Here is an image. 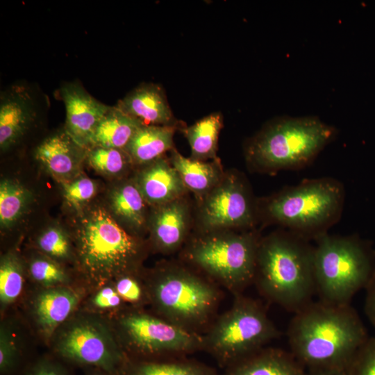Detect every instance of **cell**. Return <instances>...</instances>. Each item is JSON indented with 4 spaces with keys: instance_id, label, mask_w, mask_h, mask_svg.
I'll return each mask as SVG.
<instances>
[{
    "instance_id": "cell-1",
    "label": "cell",
    "mask_w": 375,
    "mask_h": 375,
    "mask_svg": "<svg viewBox=\"0 0 375 375\" xmlns=\"http://www.w3.org/2000/svg\"><path fill=\"white\" fill-rule=\"evenodd\" d=\"M294 314L287 330L290 353L310 369L348 368L369 338L351 304L312 301Z\"/></svg>"
},
{
    "instance_id": "cell-2",
    "label": "cell",
    "mask_w": 375,
    "mask_h": 375,
    "mask_svg": "<svg viewBox=\"0 0 375 375\" xmlns=\"http://www.w3.org/2000/svg\"><path fill=\"white\" fill-rule=\"evenodd\" d=\"M313 249L288 230L260 240L253 283L269 301L297 312L316 294Z\"/></svg>"
},
{
    "instance_id": "cell-3",
    "label": "cell",
    "mask_w": 375,
    "mask_h": 375,
    "mask_svg": "<svg viewBox=\"0 0 375 375\" xmlns=\"http://www.w3.org/2000/svg\"><path fill=\"white\" fill-rule=\"evenodd\" d=\"M76 254L84 279L97 289L123 275L137 274L142 247L104 209L97 208L80 222Z\"/></svg>"
},
{
    "instance_id": "cell-4",
    "label": "cell",
    "mask_w": 375,
    "mask_h": 375,
    "mask_svg": "<svg viewBox=\"0 0 375 375\" xmlns=\"http://www.w3.org/2000/svg\"><path fill=\"white\" fill-rule=\"evenodd\" d=\"M337 133L317 116L279 117L249 142L247 160L263 172L299 169L310 165Z\"/></svg>"
},
{
    "instance_id": "cell-5",
    "label": "cell",
    "mask_w": 375,
    "mask_h": 375,
    "mask_svg": "<svg viewBox=\"0 0 375 375\" xmlns=\"http://www.w3.org/2000/svg\"><path fill=\"white\" fill-rule=\"evenodd\" d=\"M144 281L149 305L158 317L197 333L214 321L221 293L210 279L182 267L167 265L156 269Z\"/></svg>"
},
{
    "instance_id": "cell-6",
    "label": "cell",
    "mask_w": 375,
    "mask_h": 375,
    "mask_svg": "<svg viewBox=\"0 0 375 375\" xmlns=\"http://www.w3.org/2000/svg\"><path fill=\"white\" fill-rule=\"evenodd\" d=\"M344 188L331 177L305 180L271 197L264 212L268 219L308 240H315L340 219Z\"/></svg>"
},
{
    "instance_id": "cell-7",
    "label": "cell",
    "mask_w": 375,
    "mask_h": 375,
    "mask_svg": "<svg viewBox=\"0 0 375 375\" xmlns=\"http://www.w3.org/2000/svg\"><path fill=\"white\" fill-rule=\"evenodd\" d=\"M313 271L319 300L350 304L375 269L371 247L355 236L322 235L315 240Z\"/></svg>"
},
{
    "instance_id": "cell-8",
    "label": "cell",
    "mask_w": 375,
    "mask_h": 375,
    "mask_svg": "<svg viewBox=\"0 0 375 375\" xmlns=\"http://www.w3.org/2000/svg\"><path fill=\"white\" fill-rule=\"evenodd\" d=\"M280 335L264 307L240 294L234 296L232 306L214 319L202 335V350L227 368L265 347Z\"/></svg>"
},
{
    "instance_id": "cell-9",
    "label": "cell",
    "mask_w": 375,
    "mask_h": 375,
    "mask_svg": "<svg viewBox=\"0 0 375 375\" xmlns=\"http://www.w3.org/2000/svg\"><path fill=\"white\" fill-rule=\"evenodd\" d=\"M49 343L58 358L109 375H119L129 359L111 322L87 310L72 314L57 329Z\"/></svg>"
},
{
    "instance_id": "cell-10",
    "label": "cell",
    "mask_w": 375,
    "mask_h": 375,
    "mask_svg": "<svg viewBox=\"0 0 375 375\" xmlns=\"http://www.w3.org/2000/svg\"><path fill=\"white\" fill-rule=\"evenodd\" d=\"M117 338L131 359L182 357L202 350V335L183 329L142 308L127 307L111 322Z\"/></svg>"
},
{
    "instance_id": "cell-11",
    "label": "cell",
    "mask_w": 375,
    "mask_h": 375,
    "mask_svg": "<svg viewBox=\"0 0 375 375\" xmlns=\"http://www.w3.org/2000/svg\"><path fill=\"white\" fill-rule=\"evenodd\" d=\"M260 240L251 233L209 235L194 241L185 256L235 296L253 283Z\"/></svg>"
},
{
    "instance_id": "cell-12",
    "label": "cell",
    "mask_w": 375,
    "mask_h": 375,
    "mask_svg": "<svg viewBox=\"0 0 375 375\" xmlns=\"http://www.w3.org/2000/svg\"><path fill=\"white\" fill-rule=\"evenodd\" d=\"M201 215L209 229L245 228L254 222L256 210L244 181L230 175L210 191Z\"/></svg>"
},
{
    "instance_id": "cell-13",
    "label": "cell",
    "mask_w": 375,
    "mask_h": 375,
    "mask_svg": "<svg viewBox=\"0 0 375 375\" xmlns=\"http://www.w3.org/2000/svg\"><path fill=\"white\" fill-rule=\"evenodd\" d=\"M81 290L71 285L39 288L29 297L27 312L37 333L49 343L57 329L76 310Z\"/></svg>"
},
{
    "instance_id": "cell-14",
    "label": "cell",
    "mask_w": 375,
    "mask_h": 375,
    "mask_svg": "<svg viewBox=\"0 0 375 375\" xmlns=\"http://www.w3.org/2000/svg\"><path fill=\"white\" fill-rule=\"evenodd\" d=\"M60 94L66 111L65 131L78 145L85 148L111 106L96 99L76 82L63 84Z\"/></svg>"
},
{
    "instance_id": "cell-15",
    "label": "cell",
    "mask_w": 375,
    "mask_h": 375,
    "mask_svg": "<svg viewBox=\"0 0 375 375\" xmlns=\"http://www.w3.org/2000/svg\"><path fill=\"white\" fill-rule=\"evenodd\" d=\"M36 104L24 86H14L0 99V147L4 150L16 144L36 117Z\"/></svg>"
},
{
    "instance_id": "cell-16",
    "label": "cell",
    "mask_w": 375,
    "mask_h": 375,
    "mask_svg": "<svg viewBox=\"0 0 375 375\" xmlns=\"http://www.w3.org/2000/svg\"><path fill=\"white\" fill-rule=\"evenodd\" d=\"M143 125L172 126L173 115L160 88L143 84L121 99L116 106Z\"/></svg>"
},
{
    "instance_id": "cell-17",
    "label": "cell",
    "mask_w": 375,
    "mask_h": 375,
    "mask_svg": "<svg viewBox=\"0 0 375 375\" xmlns=\"http://www.w3.org/2000/svg\"><path fill=\"white\" fill-rule=\"evenodd\" d=\"M222 375H306L290 352L264 347L226 368Z\"/></svg>"
},
{
    "instance_id": "cell-18",
    "label": "cell",
    "mask_w": 375,
    "mask_h": 375,
    "mask_svg": "<svg viewBox=\"0 0 375 375\" xmlns=\"http://www.w3.org/2000/svg\"><path fill=\"white\" fill-rule=\"evenodd\" d=\"M136 185L146 201L157 205L179 199L186 188L176 170L162 158L140 174Z\"/></svg>"
},
{
    "instance_id": "cell-19",
    "label": "cell",
    "mask_w": 375,
    "mask_h": 375,
    "mask_svg": "<svg viewBox=\"0 0 375 375\" xmlns=\"http://www.w3.org/2000/svg\"><path fill=\"white\" fill-rule=\"evenodd\" d=\"M187 224L188 209L180 199L159 205L151 224L156 248L164 253L176 250L185 239Z\"/></svg>"
},
{
    "instance_id": "cell-20",
    "label": "cell",
    "mask_w": 375,
    "mask_h": 375,
    "mask_svg": "<svg viewBox=\"0 0 375 375\" xmlns=\"http://www.w3.org/2000/svg\"><path fill=\"white\" fill-rule=\"evenodd\" d=\"M83 149L64 130L44 140L36 148L35 158L53 176L66 178L76 169Z\"/></svg>"
},
{
    "instance_id": "cell-21",
    "label": "cell",
    "mask_w": 375,
    "mask_h": 375,
    "mask_svg": "<svg viewBox=\"0 0 375 375\" xmlns=\"http://www.w3.org/2000/svg\"><path fill=\"white\" fill-rule=\"evenodd\" d=\"M174 131L172 126L142 125L125 150L135 162L151 163L172 148Z\"/></svg>"
},
{
    "instance_id": "cell-22",
    "label": "cell",
    "mask_w": 375,
    "mask_h": 375,
    "mask_svg": "<svg viewBox=\"0 0 375 375\" xmlns=\"http://www.w3.org/2000/svg\"><path fill=\"white\" fill-rule=\"evenodd\" d=\"M142 125L117 106H111L97 126L90 146L125 149Z\"/></svg>"
},
{
    "instance_id": "cell-23",
    "label": "cell",
    "mask_w": 375,
    "mask_h": 375,
    "mask_svg": "<svg viewBox=\"0 0 375 375\" xmlns=\"http://www.w3.org/2000/svg\"><path fill=\"white\" fill-rule=\"evenodd\" d=\"M119 375H219L202 362L174 357L160 359L129 358Z\"/></svg>"
},
{
    "instance_id": "cell-24",
    "label": "cell",
    "mask_w": 375,
    "mask_h": 375,
    "mask_svg": "<svg viewBox=\"0 0 375 375\" xmlns=\"http://www.w3.org/2000/svg\"><path fill=\"white\" fill-rule=\"evenodd\" d=\"M172 165L180 176L185 188L197 194L210 191L220 182V173L214 163L187 158L174 150Z\"/></svg>"
},
{
    "instance_id": "cell-25",
    "label": "cell",
    "mask_w": 375,
    "mask_h": 375,
    "mask_svg": "<svg viewBox=\"0 0 375 375\" xmlns=\"http://www.w3.org/2000/svg\"><path fill=\"white\" fill-rule=\"evenodd\" d=\"M222 126L219 114L210 115L185 131L193 159L215 158L218 135Z\"/></svg>"
},
{
    "instance_id": "cell-26",
    "label": "cell",
    "mask_w": 375,
    "mask_h": 375,
    "mask_svg": "<svg viewBox=\"0 0 375 375\" xmlns=\"http://www.w3.org/2000/svg\"><path fill=\"white\" fill-rule=\"evenodd\" d=\"M23 264L15 253H8L0 261V306L3 312L22 295L24 285Z\"/></svg>"
},
{
    "instance_id": "cell-27",
    "label": "cell",
    "mask_w": 375,
    "mask_h": 375,
    "mask_svg": "<svg viewBox=\"0 0 375 375\" xmlns=\"http://www.w3.org/2000/svg\"><path fill=\"white\" fill-rule=\"evenodd\" d=\"M144 198L137 185L127 183L112 193L111 203L115 213L135 228L145 222Z\"/></svg>"
},
{
    "instance_id": "cell-28",
    "label": "cell",
    "mask_w": 375,
    "mask_h": 375,
    "mask_svg": "<svg viewBox=\"0 0 375 375\" xmlns=\"http://www.w3.org/2000/svg\"><path fill=\"white\" fill-rule=\"evenodd\" d=\"M29 192L19 183L5 180L0 185V222L3 228L11 226L24 213Z\"/></svg>"
},
{
    "instance_id": "cell-29",
    "label": "cell",
    "mask_w": 375,
    "mask_h": 375,
    "mask_svg": "<svg viewBox=\"0 0 375 375\" xmlns=\"http://www.w3.org/2000/svg\"><path fill=\"white\" fill-rule=\"evenodd\" d=\"M14 325L1 322L0 328V374L15 375L22 360V344Z\"/></svg>"
},
{
    "instance_id": "cell-30",
    "label": "cell",
    "mask_w": 375,
    "mask_h": 375,
    "mask_svg": "<svg viewBox=\"0 0 375 375\" xmlns=\"http://www.w3.org/2000/svg\"><path fill=\"white\" fill-rule=\"evenodd\" d=\"M28 272L39 288L71 285L70 278L63 268L49 257H37L29 262Z\"/></svg>"
},
{
    "instance_id": "cell-31",
    "label": "cell",
    "mask_w": 375,
    "mask_h": 375,
    "mask_svg": "<svg viewBox=\"0 0 375 375\" xmlns=\"http://www.w3.org/2000/svg\"><path fill=\"white\" fill-rule=\"evenodd\" d=\"M90 165L101 173L114 175L126 167L129 155L125 149L92 146L87 153Z\"/></svg>"
},
{
    "instance_id": "cell-32",
    "label": "cell",
    "mask_w": 375,
    "mask_h": 375,
    "mask_svg": "<svg viewBox=\"0 0 375 375\" xmlns=\"http://www.w3.org/2000/svg\"><path fill=\"white\" fill-rule=\"evenodd\" d=\"M112 283L119 295L130 307L142 308L144 305H149L144 281L139 278L137 274L123 275L115 279Z\"/></svg>"
},
{
    "instance_id": "cell-33",
    "label": "cell",
    "mask_w": 375,
    "mask_h": 375,
    "mask_svg": "<svg viewBox=\"0 0 375 375\" xmlns=\"http://www.w3.org/2000/svg\"><path fill=\"white\" fill-rule=\"evenodd\" d=\"M40 250L53 260H64L71 254V244L65 233L58 228L50 227L38 238Z\"/></svg>"
},
{
    "instance_id": "cell-34",
    "label": "cell",
    "mask_w": 375,
    "mask_h": 375,
    "mask_svg": "<svg viewBox=\"0 0 375 375\" xmlns=\"http://www.w3.org/2000/svg\"><path fill=\"white\" fill-rule=\"evenodd\" d=\"M126 305L116 291L113 283H110L97 288L88 299L87 311L97 314L109 311L116 315L126 308Z\"/></svg>"
},
{
    "instance_id": "cell-35",
    "label": "cell",
    "mask_w": 375,
    "mask_h": 375,
    "mask_svg": "<svg viewBox=\"0 0 375 375\" xmlns=\"http://www.w3.org/2000/svg\"><path fill=\"white\" fill-rule=\"evenodd\" d=\"M349 375H375V336L369 337L348 367Z\"/></svg>"
},
{
    "instance_id": "cell-36",
    "label": "cell",
    "mask_w": 375,
    "mask_h": 375,
    "mask_svg": "<svg viewBox=\"0 0 375 375\" xmlns=\"http://www.w3.org/2000/svg\"><path fill=\"white\" fill-rule=\"evenodd\" d=\"M96 192V185L90 178H79L64 187V195L69 204L79 206L90 200Z\"/></svg>"
},
{
    "instance_id": "cell-37",
    "label": "cell",
    "mask_w": 375,
    "mask_h": 375,
    "mask_svg": "<svg viewBox=\"0 0 375 375\" xmlns=\"http://www.w3.org/2000/svg\"><path fill=\"white\" fill-rule=\"evenodd\" d=\"M20 375H70L64 364L58 359L42 358L24 368Z\"/></svg>"
},
{
    "instance_id": "cell-38",
    "label": "cell",
    "mask_w": 375,
    "mask_h": 375,
    "mask_svg": "<svg viewBox=\"0 0 375 375\" xmlns=\"http://www.w3.org/2000/svg\"><path fill=\"white\" fill-rule=\"evenodd\" d=\"M365 290V312L375 328V269Z\"/></svg>"
},
{
    "instance_id": "cell-39",
    "label": "cell",
    "mask_w": 375,
    "mask_h": 375,
    "mask_svg": "<svg viewBox=\"0 0 375 375\" xmlns=\"http://www.w3.org/2000/svg\"><path fill=\"white\" fill-rule=\"evenodd\" d=\"M308 375H349L348 368L310 369Z\"/></svg>"
},
{
    "instance_id": "cell-40",
    "label": "cell",
    "mask_w": 375,
    "mask_h": 375,
    "mask_svg": "<svg viewBox=\"0 0 375 375\" xmlns=\"http://www.w3.org/2000/svg\"><path fill=\"white\" fill-rule=\"evenodd\" d=\"M92 369L90 371V372L87 375H109L107 373L94 368H91Z\"/></svg>"
}]
</instances>
